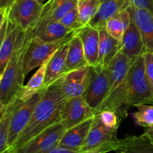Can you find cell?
Wrapping results in <instances>:
<instances>
[{"mask_svg":"<svg viewBox=\"0 0 153 153\" xmlns=\"http://www.w3.org/2000/svg\"><path fill=\"white\" fill-rule=\"evenodd\" d=\"M67 99L58 79L49 85L37 103L27 126L7 153H17L42 131L61 120V110Z\"/></svg>","mask_w":153,"mask_h":153,"instance_id":"1","label":"cell"},{"mask_svg":"<svg viewBox=\"0 0 153 153\" xmlns=\"http://www.w3.org/2000/svg\"><path fill=\"white\" fill-rule=\"evenodd\" d=\"M28 31L13 50L5 70L0 75V108L19 96L23 88L25 58L32 36Z\"/></svg>","mask_w":153,"mask_h":153,"instance_id":"2","label":"cell"},{"mask_svg":"<svg viewBox=\"0 0 153 153\" xmlns=\"http://www.w3.org/2000/svg\"><path fill=\"white\" fill-rule=\"evenodd\" d=\"M128 108L142 103L153 104V89L145 67L143 55L131 63L128 73Z\"/></svg>","mask_w":153,"mask_h":153,"instance_id":"3","label":"cell"},{"mask_svg":"<svg viewBox=\"0 0 153 153\" xmlns=\"http://www.w3.org/2000/svg\"><path fill=\"white\" fill-rule=\"evenodd\" d=\"M76 33L77 31H73L64 38L52 41H43L32 37L25 58L24 74L25 77L31 70L40 67L46 61L51 59L56 51L64 43L70 41Z\"/></svg>","mask_w":153,"mask_h":153,"instance_id":"4","label":"cell"},{"mask_svg":"<svg viewBox=\"0 0 153 153\" xmlns=\"http://www.w3.org/2000/svg\"><path fill=\"white\" fill-rule=\"evenodd\" d=\"M43 5L38 0H16L9 8V20L22 31H32L40 20Z\"/></svg>","mask_w":153,"mask_h":153,"instance_id":"5","label":"cell"},{"mask_svg":"<svg viewBox=\"0 0 153 153\" xmlns=\"http://www.w3.org/2000/svg\"><path fill=\"white\" fill-rule=\"evenodd\" d=\"M67 130L64 121H58L31 139L17 153H49L59 144Z\"/></svg>","mask_w":153,"mask_h":153,"instance_id":"6","label":"cell"},{"mask_svg":"<svg viewBox=\"0 0 153 153\" xmlns=\"http://www.w3.org/2000/svg\"><path fill=\"white\" fill-rule=\"evenodd\" d=\"M92 69L91 83L84 96L97 114L110 91V75L107 67L97 65L92 67Z\"/></svg>","mask_w":153,"mask_h":153,"instance_id":"7","label":"cell"},{"mask_svg":"<svg viewBox=\"0 0 153 153\" xmlns=\"http://www.w3.org/2000/svg\"><path fill=\"white\" fill-rule=\"evenodd\" d=\"M47 88L44 87L42 88L37 94L25 100L16 109L13 117H12L11 122H10L8 138H7V150L11 147L12 145L18 138V137L20 135L22 131L27 126L37 103L41 100L42 97L43 96Z\"/></svg>","mask_w":153,"mask_h":153,"instance_id":"8","label":"cell"},{"mask_svg":"<svg viewBox=\"0 0 153 153\" xmlns=\"http://www.w3.org/2000/svg\"><path fill=\"white\" fill-rule=\"evenodd\" d=\"M93 69L86 65L67 72L58 79L62 91L67 98L85 95L91 83Z\"/></svg>","mask_w":153,"mask_h":153,"instance_id":"9","label":"cell"},{"mask_svg":"<svg viewBox=\"0 0 153 153\" xmlns=\"http://www.w3.org/2000/svg\"><path fill=\"white\" fill-rule=\"evenodd\" d=\"M97 115L88 105L85 96L67 98L61 113V120L64 121L67 129Z\"/></svg>","mask_w":153,"mask_h":153,"instance_id":"10","label":"cell"},{"mask_svg":"<svg viewBox=\"0 0 153 153\" xmlns=\"http://www.w3.org/2000/svg\"><path fill=\"white\" fill-rule=\"evenodd\" d=\"M117 128H108L102 123L97 114L80 153H96L100 148L117 139Z\"/></svg>","mask_w":153,"mask_h":153,"instance_id":"11","label":"cell"},{"mask_svg":"<svg viewBox=\"0 0 153 153\" xmlns=\"http://www.w3.org/2000/svg\"><path fill=\"white\" fill-rule=\"evenodd\" d=\"M119 52L128 57L131 62L146 52L145 45L141 34L133 20L126 30L120 43Z\"/></svg>","mask_w":153,"mask_h":153,"instance_id":"12","label":"cell"},{"mask_svg":"<svg viewBox=\"0 0 153 153\" xmlns=\"http://www.w3.org/2000/svg\"><path fill=\"white\" fill-rule=\"evenodd\" d=\"M77 3L78 0H48L43 4L40 19L35 28L58 22Z\"/></svg>","mask_w":153,"mask_h":153,"instance_id":"13","label":"cell"},{"mask_svg":"<svg viewBox=\"0 0 153 153\" xmlns=\"http://www.w3.org/2000/svg\"><path fill=\"white\" fill-rule=\"evenodd\" d=\"M131 19L141 34L146 52H153V15L146 10L129 4Z\"/></svg>","mask_w":153,"mask_h":153,"instance_id":"14","label":"cell"},{"mask_svg":"<svg viewBox=\"0 0 153 153\" xmlns=\"http://www.w3.org/2000/svg\"><path fill=\"white\" fill-rule=\"evenodd\" d=\"M27 32L9 20L7 34L0 46V75L4 71L13 50Z\"/></svg>","mask_w":153,"mask_h":153,"instance_id":"15","label":"cell"},{"mask_svg":"<svg viewBox=\"0 0 153 153\" xmlns=\"http://www.w3.org/2000/svg\"><path fill=\"white\" fill-rule=\"evenodd\" d=\"M77 34L82 40L88 65L91 67L97 65L100 46L99 29L87 25L77 31Z\"/></svg>","mask_w":153,"mask_h":153,"instance_id":"16","label":"cell"},{"mask_svg":"<svg viewBox=\"0 0 153 153\" xmlns=\"http://www.w3.org/2000/svg\"><path fill=\"white\" fill-rule=\"evenodd\" d=\"M69 49L68 42L61 46L49 61L46 70L44 87H49L59 78L67 73V56Z\"/></svg>","mask_w":153,"mask_h":153,"instance_id":"17","label":"cell"},{"mask_svg":"<svg viewBox=\"0 0 153 153\" xmlns=\"http://www.w3.org/2000/svg\"><path fill=\"white\" fill-rule=\"evenodd\" d=\"M94 118L95 117L89 118L67 129L60 141L59 145L70 149H77L80 153L81 148L83 146L88 132L92 126Z\"/></svg>","mask_w":153,"mask_h":153,"instance_id":"18","label":"cell"},{"mask_svg":"<svg viewBox=\"0 0 153 153\" xmlns=\"http://www.w3.org/2000/svg\"><path fill=\"white\" fill-rule=\"evenodd\" d=\"M115 152L121 153H153V141L146 133L117 139Z\"/></svg>","mask_w":153,"mask_h":153,"instance_id":"19","label":"cell"},{"mask_svg":"<svg viewBox=\"0 0 153 153\" xmlns=\"http://www.w3.org/2000/svg\"><path fill=\"white\" fill-rule=\"evenodd\" d=\"M24 102L18 97L0 108V153L7 152V138L12 117L16 109Z\"/></svg>","mask_w":153,"mask_h":153,"instance_id":"20","label":"cell"},{"mask_svg":"<svg viewBox=\"0 0 153 153\" xmlns=\"http://www.w3.org/2000/svg\"><path fill=\"white\" fill-rule=\"evenodd\" d=\"M129 4L128 0H102L98 12L89 25L97 29L103 28L111 17Z\"/></svg>","mask_w":153,"mask_h":153,"instance_id":"21","label":"cell"},{"mask_svg":"<svg viewBox=\"0 0 153 153\" xmlns=\"http://www.w3.org/2000/svg\"><path fill=\"white\" fill-rule=\"evenodd\" d=\"M99 32H100V46H99V59L97 65L106 67L119 52L120 42L111 36L106 31L105 27L100 28Z\"/></svg>","mask_w":153,"mask_h":153,"instance_id":"22","label":"cell"},{"mask_svg":"<svg viewBox=\"0 0 153 153\" xmlns=\"http://www.w3.org/2000/svg\"><path fill=\"white\" fill-rule=\"evenodd\" d=\"M73 31H76L65 26L60 21H58L35 28L31 32L32 37H36L43 41H52L64 38Z\"/></svg>","mask_w":153,"mask_h":153,"instance_id":"23","label":"cell"},{"mask_svg":"<svg viewBox=\"0 0 153 153\" xmlns=\"http://www.w3.org/2000/svg\"><path fill=\"white\" fill-rule=\"evenodd\" d=\"M131 21V13L128 7H126L111 17L106 22L105 28L111 36L120 42Z\"/></svg>","mask_w":153,"mask_h":153,"instance_id":"24","label":"cell"},{"mask_svg":"<svg viewBox=\"0 0 153 153\" xmlns=\"http://www.w3.org/2000/svg\"><path fill=\"white\" fill-rule=\"evenodd\" d=\"M69 49L67 56V73L79 67L88 65L80 37L76 33L68 42Z\"/></svg>","mask_w":153,"mask_h":153,"instance_id":"25","label":"cell"},{"mask_svg":"<svg viewBox=\"0 0 153 153\" xmlns=\"http://www.w3.org/2000/svg\"><path fill=\"white\" fill-rule=\"evenodd\" d=\"M49 61H50V59L46 61L43 65L39 67L38 70L33 75L32 77L28 81V83L24 85L19 96L20 100L25 101L28 98L32 97L33 95L37 94L42 88H44L46 70Z\"/></svg>","mask_w":153,"mask_h":153,"instance_id":"26","label":"cell"},{"mask_svg":"<svg viewBox=\"0 0 153 153\" xmlns=\"http://www.w3.org/2000/svg\"><path fill=\"white\" fill-rule=\"evenodd\" d=\"M102 0H78L79 22L82 26L89 25L98 12Z\"/></svg>","mask_w":153,"mask_h":153,"instance_id":"27","label":"cell"},{"mask_svg":"<svg viewBox=\"0 0 153 153\" xmlns=\"http://www.w3.org/2000/svg\"><path fill=\"white\" fill-rule=\"evenodd\" d=\"M137 111L132 113L133 119L137 126L145 127H151L153 126V104L149 105L147 103H142L135 106Z\"/></svg>","mask_w":153,"mask_h":153,"instance_id":"28","label":"cell"},{"mask_svg":"<svg viewBox=\"0 0 153 153\" xmlns=\"http://www.w3.org/2000/svg\"><path fill=\"white\" fill-rule=\"evenodd\" d=\"M59 21L64 25L76 31H79L80 28L84 27L79 22V10H78L77 5L75 6L70 11L67 12Z\"/></svg>","mask_w":153,"mask_h":153,"instance_id":"29","label":"cell"},{"mask_svg":"<svg viewBox=\"0 0 153 153\" xmlns=\"http://www.w3.org/2000/svg\"><path fill=\"white\" fill-rule=\"evenodd\" d=\"M97 114L105 126L108 128H118L120 120L116 112L111 110H103Z\"/></svg>","mask_w":153,"mask_h":153,"instance_id":"30","label":"cell"},{"mask_svg":"<svg viewBox=\"0 0 153 153\" xmlns=\"http://www.w3.org/2000/svg\"><path fill=\"white\" fill-rule=\"evenodd\" d=\"M143 58H144L146 74L153 89V52H146L143 54Z\"/></svg>","mask_w":153,"mask_h":153,"instance_id":"31","label":"cell"},{"mask_svg":"<svg viewBox=\"0 0 153 153\" xmlns=\"http://www.w3.org/2000/svg\"><path fill=\"white\" fill-rule=\"evenodd\" d=\"M128 1L131 5L146 10L153 15V0H128Z\"/></svg>","mask_w":153,"mask_h":153,"instance_id":"32","label":"cell"},{"mask_svg":"<svg viewBox=\"0 0 153 153\" xmlns=\"http://www.w3.org/2000/svg\"><path fill=\"white\" fill-rule=\"evenodd\" d=\"M49 153H79V152L77 149H70L58 144L53 149H52Z\"/></svg>","mask_w":153,"mask_h":153,"instance_id":"33","label":"cell"},{"mask_svg":"<svg viewBox=\"0 0 153 153\" xmlns=\"http://www.w3.org/2000/svg\"><path fill=\"white\" fill-rule=\"evenodd\" d=\"M16 0H0V8L9 9Z\"/></svg>","mask_w":153,"mask_h":153,"instance_id":"34","label":"cell"},{"mask_svg":"<svg viewBox=\"0 0 153 153\" xmlns=\"http://www.w3.org/2000/svg\"><path fill=\"white\" fill-rule=\"evenodd\" d=\"M145 133L147 134V135L150 137L151 140L153 141V126L151 127H148V128H146V130H145Z\"/></svg>","mask_w":153,"mask_h":153,"instance_id":"35","label":"cell"},{"mask_svg":"<svg viewBox=\"0 0 153 153\" xmlns=\"http://www.w3.org/2000/svg\"><path fill=\"white\" fill-rule=\"evenodd\" d=\"M38 1H40V2H41V3H43V4H44V1H45V0H38Z\"/></svg>","mask_w":153,"mask_h":153,"instance_id":"36","label":"cell"}]
</instances>
